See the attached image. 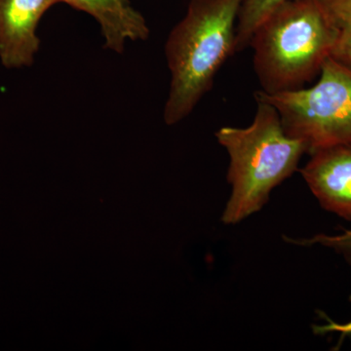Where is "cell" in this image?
Wrapping results in <instances>:
<instances>
[{
    "instance_id": "cell-3",
    "label": "cell",
    "mask_w": 351,
    "mask_h": 351,
    "mask_svg": "<svg viewBox=\"0 0 351 351\" xmlns=\"http://www.w3.org/2000/svg\"><path fill=\"white\" fill-rule=\"evenodd\" d=\"M339 32L318 0H287L277 7L249 45L261 91L282 93L311 82L332 57Z\"/></svg>"
},
{
    "instance_id": "cell-8",
    "label": "cell",
    "mask_w": 351,
    "mask_h": 351,
    "mask_svg": "<svg viewBox=\"0 0 351 351\" xmlns=\"http://www.w3.org/2000/svg\"><path fill=\"white\" fill-rule=\"evenodd\" d=\"M285 1L287 0H242L237 22L235 53L249 47L258 25Z\"/></svg>"
},
{
    "instance_id": "cell-9",
    "label": "cell",
    "mask_w": 351,
    "mask_h": 351,
    "mask_svg": "<svg viewBox=\"0 0 351 351\" xmlns=\"http://www.w3.org/2000/svg\"><path fill=\"white\" fill-rule=\"evenodd\" d=\"M290 243L299 246H313L320 245L332 249L339 255L343 256L346 262L351 265V230H345L337 235L317 234L311 239H285Z\"/></svg>"
},
{
    "instance_id": "cell-12",
    "label": "cell",
    "mask_w": 351,
    "mask_h": 351,
    "mask_svg": "<svg viewBox=\"0 0 351 351\" xmlns=\"http://www.w3.org/2000/svg\"><path fill=\"white\" fill-rule=\"evenodd\" d=\"M351 302V295H350ZM321 332H339L343 338H350L351 339V321L346 324H337V323L329 322L324 326L319 327Z\"/></svg>"
},
{
    "instance_id": "cell-10",
    "label": "cell",
    "mask_w": 351,
    "mask_h": 351,
    "mask_svg": "<svg viewBox=\"0 0 351 351\" xmlns=\"http://www.w3.org/2000/svg\"><path fill=\"white\" fill-rule=\"evenodd\" d=\"M332 24L341 29H351V0H318Z\"/></svg>"
},
{
    "instance_id": "cell-11",
    "label": "cell",
    "mask_w": 351,
    "mask_h": 351,
    "mask_svg": "<svg viewBox=\"0 0 351 351\" xmlns=\"http://www.w3.org/2000/svg\"><path fill=\"white\" fill-rule=\"evenodd\" d=\"M332 57L351 68V29H341Z\"/></svg>"
},
{
    "instance_id": "cell-5",
    "label": "cell",
    "mask_w": 351,
    "mask_h": 351,
    "mask_svg": "<svg viewBox=\"0 0 351 351\" xmlns=\"http://www.w3.org/2000/svg\"><path fill=\"white\" fill-rule=\"evenodd\" d=\"M61 0H0V62L6 69L32 66L40 48L38 27Z\"/></svg>"
},
{
    "instance_id": "cell-4",
    "label": "cell",
    "mask_w": 351,
    "mask_h": 351,
    "mask_svg": "<svg viewBox=\"0 0 351 351\" xmlns=\"http://www.w3.org/2000/svg\"><path fill=\"white\" fill-rule=\"evenodd\" d=\"M276 108L284 130L307 154L351 144V68L330 57L313 86L282 93H255Z\"/></svg>"
},
{
    "instance_id": "cell-6",
    "label": "cell",
    "mask_w": 351,
    "mask_h": 351,
    "mask_svg": "<svg viewBox=\"0 0 351 351\" xmlns=\"http://www.w3.org/2000/svg\"><path fill=\"white\" fill-rule=\"evenodd\" d=\"M301 170L323 209L351 221V144L335 145L311 154Z\"/></svg>"
},
{
    "instance_id": "cell-1",
    "label": "cell",
    "mask_w": 351,
    "mask_h": 351,
    "mask_svg": "<svg viewBox=\"0 0 351 351\" xmlns=\"http://www.w3.org/2000/svg\"><path fill=\"white\" fill-rule=\"evenodd\" d=\"M242 0H191L165 44L170 89L163 110L168 125L189 117L235 53Z\"/></svg>"
},
{
    "instance_id": "cell-7",
    "label": "cell",
    "mask_w": 351,
    "mask_h": 351,
    "mask_svg": "<svg viewBox=\"0 0 351 351\" xmlns=\"http://www.w3.org/2000/svg\"><path fill=\"white\" fill-rule=\"evenodd\" d=\"M76 10L89 14L100 25L105 47L122 54L128 41H145L151 31L130 0H61Z\"/></svg>"
},
{
    "instance_id": "cell-2",
    "label": "cell",
    "mask_w": 351,
    "mask_h": 351,
    "mask_svg": "<svg viewBox=\"0 0 351 351\" xmlns=\"http://www.w3.org/2000/svg\"><path fill=\"white\" fill-rule=\"evenodd\" d=\"M255 99L257 110L250 125L221 127L216 133L230 159L232 195L221 217L226 225H237L260 211L272 189L294 174L307 154L304 143L284 130L276 108Z\"/></svg>"
}]
</instances>
